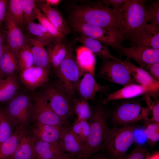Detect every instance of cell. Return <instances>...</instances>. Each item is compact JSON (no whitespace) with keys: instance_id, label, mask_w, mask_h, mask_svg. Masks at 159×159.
Masks as SVG:
<instances>
[{"instance_id":"cell-1","label":"cell","mask_w":159,"mask_h":159,"mask_svg":"<svg viewBox=\"0 0 159 159\" xmlns=\"http://www.w3.org/2000/svg\"><path fill=\"white\" fill-rule=\"evenodd\" d=\"M69 16L101 27L121 31L120 12L100 1L77 6Z\"/></svg>"},{"instance_id":"cell-2","label":"cell","mask_w":159,"mask_h":159,"mask_svg":"<svg viewBox=\"0 0 159 159\" xmlns=\"http://www.w3.org/2000/svg\"><path fill=\"white\" fill-rule=\"evenodd\" d=\"M146 7L143 0H125L119 11L124 37L135 44L141 41L148 23Z\"/></svg>"},{"instance_id":"cell-3","label":"cell","mask_w":159,"mask_h":159,"mask_svg":"<svg viewBox=\"0 0 159 159\" xmlns=\"http://www.w3.org/2000/svg\"><path fill=\"white\" fill-rule=\"evenodd\" d=\"M107 113L101 105L97 106L89 120V134L84 144V153L80 159H89L93 153L102 149L108 128Z\"/></svg>"},{"instance_id":"cell-4","label":"cell","mask_w":159,"mask_h":159,"mask_svg":"<svg viewBox=\"0 0 159 159\" xmlns=\"http://www.w3.org/2000/svg\"><path fill=\"white\" fill-rule=\"evenodd\" d=\"M134 125L108 129L102 149L109 159H123L135 140Z\"/></svg>"},{"instance_id":"cell-5","label":"cell","mask_w":159,"mask_h":159,"mask_svg":"<svg viewBox=\"0 0 159 159\" xmlns=\"http://www.w3.org/2000/svg\"><path fill=\"white\" fill-rule=\"evenodd\" d=\"M55 70L59 81V88L70 98H72L82 74L71 43L67 44L66 57Z\"/></svg>"},{"instance_id":"cell-6","label":"cell","mask_w":159,"mask_h":159,"mask_svg":"<svg viewBox=\"0 0 159 159\" xmlns=\"http://www.w3.org/2000/svg\"><path fill=\"white\" fill-rule=\"evenodd\" d=\"M70 27L81 34L117 49L125 38L120 30L108 29L93 25L69 16Z\"/></svg>"},{"instance_id":"cell-7","label":"cell","mask_w":159,"mask_h":159,"mask_svg":"<svg viewBox=\"0 0 159 159\" xmlns=\"http://www.w3.org/2000/svg\"><path fill=\"white\" fill-rule=\"evenodd\" d=\"M32 106L29 96L21 94L9 101L5 110L14 124L26 126L31 117Z\"/></svg>"},{"instance_id":"cell-8","label":"cell","mask_w":159,"mask_h":159,"mask_svg":"<svg viewBox=\"0 0 159 159\" xmlns=\"http://www.w3.org/2000/svg\"><path fill=\"white\" fill-rule=\"evenodd\" d=\"M100 77L112 83L123 86L135 82L119 59L105 60L99 71Z\"/></svg>"},{"instance_id":"cell-9","label":"cell","mask_w":159,"mask_h":159,"mask_svg":"<svg viewBox=\"0 0 159 159\" xmlns=\"http://www.w3.org/2000/svg\"><path fill=\"white\" fill-rule=\"evenodd\" d=\"M150 110L149 107H143L138 102H127L117 108L113 120L116 123L124 125L142 119L146 121Z\"/></svg>"},{"instance_id":"cell-10","label":"cell","mask_w":159,"mask_h":159,"mask_svg":"<svg viewBox=\"0 0 159 159\" xmlns=\"http://www.w3.org/2000/svg\"><path fill=\"white\" fill-rule=\"evenodd\" d=\"M32 117L36 122L54 125H63L67 120L58 116L52 110L43 93L35 97L32 106Z\"/></svg>"},{"instance_id":"cell-11","label":"cell","mask_w":159,"mask_h":159,"mask_svg":"<svg viewBox=\"0 0 159 159\" xmlns=\"http://www.w3.org/2000/svg\"><path fill=\"white\" fill-rule=\"evenodd\" d=\"M43 94L50 107L58 116L68 120L73 115V105L70 98L59 88L49 86Z\"/></svg>"},{"instance_id":"cell-12","label":"cell","mask_w":159,"mask_h":159,"mask_svg":"<svg viewBox=\"0 0 159 159\" xmlns=\"http://www.w3.org/2000/svg\"><path fill=\"white\" fill-rule=\"evenodd\" d=\"M117 49L121 55L135 60L143 69L149 64L159 63V49L134 44L129 47L121 45Z\"/></svg>"},{"instance_id":"cell-13","label":"cell","mask_w":159,"mask_h":159,"mask_svg":"<svg viewBox=\"0 0 159 159\" xmlns=\"http://www.w3.org/2000/svg\"><path fill=\"white\" fill-rule=\"evenodd\" d=\"M6 44L18 57L20 51L27 44L22 29L7 12L4 21Z\"/></svg>"},{"instance_id":"cell-14","label":"cell","mask_w":159,"mask_h":159,"mask_svg":"<svg viewBox=\"0 0 159 159\" xmlns=\"http://www.w3.org/2000/svg\"><path fill=\"white\" fill-rule=\"evenodd\" d=\"M49 71L47 69L34 65L20 72L19 78L27 89L34 91L48 82Z\"/></svg>"},{"instance_id":"cell-15","label":"cell","mask_w":159,"mask_h":159,"mask_svg":"<svg viewBox=\"0 0 159 159\" xmlns=\"http://www.w3.org/2000/svg\"><path fill=\"white\" fill-rule=\"evenodd\" d=\"M158 90L154 88L135 83L130 84L114 92L107 94L103 100V104L112 101L133 98L140 95L149 94L153 95Z\"/></svg>"},{"instance_id":"cell-16","label":"cell","mask_w":159,"mask_h":159,"mask_svg":"<svg viewBox=\"0 0 159 159\" xmlns=\"http://www.w3.org/2000/svg\"><path fill=\"white\" fill-rule=\"evenodd\" d=\"M66 128L36 122L32 132L35 139L50 143L59 142Z\"/></svg>"},{"instance_id":"cell-17","label":"cell","mask_w":159,"mask_h":159,"mask_svg":"<svg viewBox=\"0 0 159 159\" xmlns=\"http://www.w3.org/2000/svg\"><path fill=\"white\" fill-rule=\"evenodd\" d=\"M35 3L37 7L62 34L65 36L71 32L70 26L57 9L47 5L45 0H36Z\"/></svg>"},{"instance_id":"cell-18","label":"cell","mask_w":159,"mask_h":159,"mask_svg":"<svg viewBox=\"0 0 159 159\" xmlns=\"http://www.w3.org/2000/svg\"><path fill=\"white\" fill-rule=\"evenodd\" d=\"M83 75L77 84L76 89L82 99L93 100L98 92H104L106 89V86L97 83L94 77L89 73H86Z\"/></svg>"},{"instance_id":"cell-19","label":"cell","mask_w":159,"mask_h":159,"mask_svg":"<svg viewBox=\"0 0 159 159\" xmlns=\"http://www.w3.org/2000/svg\"><path fill=\"white\" fill-rule=\"evenodd\" d=\"M120 62L127 69L135 82L159 90V82L154 79L146 70L133 64L127 58Z\"/></svg>"},{"instance_id":"cell-20","label":"cell","mask_w":159,"mask_h":159,"mask_svg":"<svg viewBox=\"0 0 159 159\" xmlns=\"http://www.w3.org/2000/svg\"><path fill=\"white\" fill-rule=\"evenodd\" d=\"M28 133L26 127L17 126L12 134L0 147V159H9L17 149L22 138Z\"/></svg>"},{"instance_id":"cell-21","label":"cell","mask_w":159,"mask_h":159,"mask_svg":"<svg viewBox=\"0 0 159 159\" xmlns=\"http://www.w3.org/2000/svg\"><path fill=\"white\" fill-rule=\"evenodd\" d=\"M25 37L27 44L31 47L34 65L50 70L51 66L49 57L45 45L31 36L29 35Z\"/></svg>"},{"instance_id":"cell-22","label":"cell","mask_w":159,"mask_h":159,"mask_svg":"<svg viewBox=\"0 0 159 159\" xmlns=\"http://www.w3.org/2000/svg\"><path fill=\"white\" fill-rule=\"evenodd\" d=\"M59 143L64 151L80 159L84 153V145L72 133L70 128H66Z\"/></svg>"},{"instance_id":"cell-23","label":"cell","mask_w":159,"mask_h":159,"mask_svg":"<svg viewBox=\"0 0 159 159\" xmlns=\"http://www.w3.org/2000/svg\"><path fill=\"white\" fill-rule=\"evenodd\" d=\"M35 139V159H53L65 153L59 142L50 143Z\"/></svg>"},{"instance_id":"cell-24","label":"cell","mask_w":159,"mask_h":159,"mask_svg":"<svg viewBox=\"0 0 159 159\" xmlns=\"http://www.w3.org/2000/svg\"><path fill=\"white\" fill-rule=\"evenodd\" d=\"M76 39L94 54L104 60L117 59L110 53L107 45L98 40L81 34Z\"/></svg>"},{"instance_id":"cell-25","label":"cell","mask_w":159,"mask_h":159,"mask_svg":"<svg viewBox=\"0 0 159 159\" xmlns=\"http://www.w3.org/2000/svg\"><path fill=\"white\" fill-rule=\"evenodd\" d=\"M15 73L0 79V102L9 101L16 95L19 89V79Z\"/></svg>"},{"instance_id":"cell-26","label":"cell","mask_w":159,"mask_h":159,"mask_svg":"<svg viewBox=\"0 0 159 159\" xmlns=\"http://www.w3.org/2000/svg\"><path fill=\"white\" fill-rule=\"evenodd\" d=\"M28 133L22 138L17 149L9 159H36V139Z\"/></svg>"},{"instance_id":"cell-27","label":"cell","mask_w":159,"mask_h":159,"mask_svg":"<svg viewBox=\"0 0 159 159\" xmlns=\"http://www.w3.org/2000/svg\"><path fill=\"white\" fill-rule=\"evenodd\" d=\"M67 44L64 38L56 39L47 50L48 53L51 67L55 70L59 66L66 56Z\"/></svg>"},{"instance_id":"cell-28","label":"cell","mask_w":159,"mask_h":159,"mask_svg":"<svg viewBox=\"0 0 159 159\" xmlns=\"http://www.w3.org/2000/svg\"><path fill=\"white\" fill-rule=\"evenodd\" d=\"M76 57L82 75L88 73L95 77L96 61L94 54L84 47L77 50Z\"/></svg>"},{"instance_id":"cell-29","label":"cell","mask_w":159,"mask_h":159,"mask_svg":"<svg viewBox=\"0 0 159 159\" xmlns=\"http://www.w3.org/2000/svg\"><path fill=\"white\" fill-rule=\"evenodd\" d=\"M18 57L5 45L3 53L0 57V74L6 77L18 71Z\"/></svg>"},{"instance_id":"cell-30","label":"cell","mask_w":159,"mask_h":159,"mask_svg":"<svg viewBox=\"0 0 159 159\" xmlns=\"http://www.w3.org/2000/svg\"><path fill=\"white\" fill-rule=\"evenodd\" d=\"M25 26L29 34L35 36L34 37L47 46V48L51 46L56 40L39 23L32 21L25 24Z\"/></svg>"},{"instance_id":"cell-31","label":"cell","mask_w":159,"mask_h":159,"mask_svg":"<svg viewBox=\"0 0 159 159\" xmlns=\"http://www.w3.org/2000/svg\"><path fill=\"white\" fill-rule=\"evenodd\" d=\"M136 44L159 49V27L147 24L142 39Z\"/></svg>"},{"instance_id":"cell-32","label":"cell","mask_w":159,"mask_h":159,"mask_svg":"<svg viewBox=\"0 0 159 159\" xmlns=\"http://www.w3.org/2000/svg\"><path fill=\"white\" fill-rule=\"evenodd\" d=\"M13 124L5 110L0 107V147L14 132Z\"/></svg>"},{"instance_id":"cell-33","label":"cell","mask_w":159,"mask_h":159,"mask_svg":"<svg viewBox=\"0 0 159 159\" xmlns=\"http://www.w3.org/2000/svg\"><path fill=\"white\" fill-rule=\"evenodd\" d=\"M7 12L23 29L24 22L21 0H8Z\"/></svg>"},{"instance_id":"cell-34","label":"cell","mask_w":159,"mask_h":159,"mask_svg":"<svg viewBox=\"0 0 159 159\" xmlns=\"http://www.w3.org/2000/svg\"><path fill=\"white\" fill-rule=\"evenodd\" d=\"M87 101L83 99L73 100V110L74 113L77 116V119L88 121L91 117L93 111L92 110Z\"/></svg>"},{"instance_id":"cell-35","label":"cell","mask_w":159,"mask_h":159,"mask_svg":"<svg viewBox=\"0 0 159 159\" xmlns=\"http://www.w3.org/2000/svg\"><path fill=\"white\" fill-rule=\"evenodd\" d=\"M70 128L72 133L84 145L90 131V125L88 121L76 118Z\"/></svg>"},{"instance_id":"cell-36","label":"cell","mask_w":159,"mask_h":159,"mask_svg":"<svg viewBox=\"0 0 159 159\" xmlns=\"http://www.w3.org/2000/svg\"><path fill=\"white\" fill-rule=\"evenodd\" d=\"M18 71L19 73L34 65V59L31 47L28 44L20 51L18 56Z\"/></svg>"},{"instance_id":"cell-37","label":"cell","mask_w":159,"mask_h":159,"mask_svg":"<svg viewBox=\"0 0 159 159\" xmlns=\"http://www.w3.org/2000/svg\"><path fill=\"white\" fill-rule=\"evenodd\" d=\"M35 16L39 24L44 27L56 39L60 40L64 38V36L59 32L37 7L36 9Z\"/></svg>"},{"instance_id":"cell-38","label":"cell","mask_w":159,"mask_h":159,"mask_svg":"<svg viewBox=\"0 0 159 159\" xmlns=\"http://www.w3.org/2000/svg\"><path fill=\"white\" fill-rule=\"evenodd\" d=\"M21 2L25 25L29 22L33 21L36 19V0H21Z\"/></svg>"},{"instance_id":"cell-39","label":"cell","mask_w":159,"mask_h":159,"mask_svg":"<svg viewBox=\"0 0 159 159\" xmlns=\"http://www.w3.org/2000/svg\"><path fill=\"white\" fill-rule=\"evenodd\" d=\"M148 24L157 26H159V1L152 2L146 7Z\"/></svg>"},{"instance_id":"cell-40","label":"cell","mask_w":159,"mask_h":159,"mask_svg":"<svg viewBox=\"0 0 159 159\" xmlns=\"http://www.w3.org/2000/svg\"><path fill=\"white\" fill-rule=\"evenodd\" d=\"M144 133L150 144L152 145L155 144L159 139V123L153 122L148 124Z\"/></svg>"},{"instance_id":"cell-41","label":"cell","mask_w":159,"mask_h":159,"mask_svg":"<svg viewBox=\"0 0 159 159\" xmlns=\"http://www.w3.org/2000/svg\"><path fill=\"white\" fill-rule=\"evenodd\" d=\"M148 154V151L146 147L138 145L123 159H144Z\"/></svg>"},{"instance_id":"cell-42","label":"cell","mask_w":159,"mask_h":159,"mask_svg":"<svg viewBox=\"0 0 159 159\" xmlns=\"http://www.w3.org/2000/svg\"><path fill=\"white\" fill-rule=\"evenodd\" d=\"M148 107L152 111V117L148 118L147 122H152L159 123V101L154 102L151 100L148 105Z\"/></svg>"},{"instance_id":"cell-43","label":"cell","mask_w":159,"mask_h":159,"mask_svg":"<svg viewBox=\"0 0 159 159\" xmlns=\"http://www.w3.org/2000/svg\"><path fill=\"white\" fill-rule=\"evenodd\" d=\"M104 4L119 12L125 0H105L100 1Z\"/></svg>"},{"instance_id":"cell-44","label":"cell","mask_w":159,"mask_h":159,"mask_svg":"<svg viewBox=\"0 0 159 159\" xmlns=\"http://www.w3.org/2000/svg\"><path fill=\"white\" fill-rule=\"evenodd\" d=\"M156 80H159V63H155L147 65L144 68Z\"/></svg>"},{"instance_id":"cell-45","label":"cell","mask_w":159,"mask_h":159,"mask_svg":"<svg viewBox=\"0 0 159 159\" xmlns=\"http://www.w3.org/2000/svg\"><path fill=\"white\" fill-rule=\"evenodd\" d=\"M6 44L5 32L3 23L0 24V57L2 55Z\"/></svg>"},{"instance_id":"cell-46","label":"cell","mask_w":159,"mask_h":159,"mask_svg":"<svg viewBox=\"0 0 159 159\" xmlns=\"http://www.w3.org/2000/svg\"><path fill=\"white\" fill-rule=\"evenodd\" d=\"M8 0H0V24L4 22L7 13Z\"/></svg>"},{"instance_id":"cell-47","label":"cell","mask_w":159,"mask_h":159,"mask_svg":"<svg viewBox=\"0 0 159 159\" xmlns=\"http://www.w3.org/2000/svg\"><path fill=\"white\" fill-rule=\"evenodd\" d=\"M75 158H77L74 155L65 153L62 155L53 159H74Z\"/></svg>"},{"instance_id":"cell-48","label":"cell","mask_w":159,"mask_h":159,"mask_svg":"<svg viewBox=\"0 0 159 159\" xmlns=\"http://www.w3.org/2000/svg\"><path fill=\"white\" fill-rule=\"evenodd\" d=\"M45 1L47 5L51 6L57 5L61 1L60 0H46Z\"/></svg>"},{"instance_id":"cell-49","label":"cell","mask_w":159,"mask_h":159,"mask_svg":"<svg viewBox=\"0 0 159 159\" xmlns=\"http://www.w3.org/2000/svg\"><path fill=\"white\" fill-rule=\"evenodd\" d=\"M89 159H109V158L103 154H100Z\"/></svg>"},{"instance_id":"cell-50","label":"cell","mask_w":159,"mask_h":159,"mask_svg":"<svg viewBox=\"0 0 159 159\" xmlns=\"http://www.w3.org/2000/svg\"><path fill=\"white\" fill-rule=\"evenodd\" d=\"M147 159H159V153L157 152L151 155L149 154L147 156Z\"/></svg>"},{"instance_id":"cell-51","label":"cell","mask_w":159,"mask_h":159,"mask_svg":"<svg viewBox=\"0 0 159 159\" xmlns=\"http://www.w3.org/2000/svg\"><path fill=\"white\" fill-rule=\"evenodd\" d=\"M3 77L0 74V79L3 78Z\"/></svg>"},{"instance_id":"cell-52","label":"cell","mask_w":159,"mask_h":159,"mask_svg":"<svg viewBox=\"0 0 159 159\" xmlns=\"http://www.w3.org/2000/svg\"><path fill=\"white\" fill-rule=\"evenodd\" d=\"M147 155L144 158V159H147V155Z\"/></svg>"},{"instance_id":"cell-53","label":"cell","mask_w":159,"mask_h":159,"mask_svg":"<svg viewBox=\"0 0 159 159\" xmlns=\"http://www.w3.org/2000/svg\"><path fill=\"white\" fill-rule=\"evenodd\" d=\"M77 159V158H74V159Z\"/></svg>"}]
</instances>
